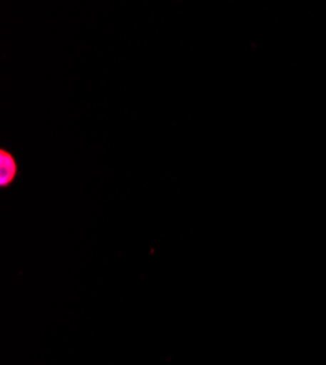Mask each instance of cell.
I'll use <instances>...</instances> for the list:
<instances>
[{"instance_id":"obj_1","label":"cell","mask_w":326,"mask_h":365,"mask_svg":"<svg viewBox=\"0 0 326 365\" xmlns=\"http://www.w3.org/2000/svg\"><path fill=\"white\" fill-rule=\"evenodd\" d=\"M18 175V164L6 149H0V187L11 186Z\"/></svg>"}]
</instances>
